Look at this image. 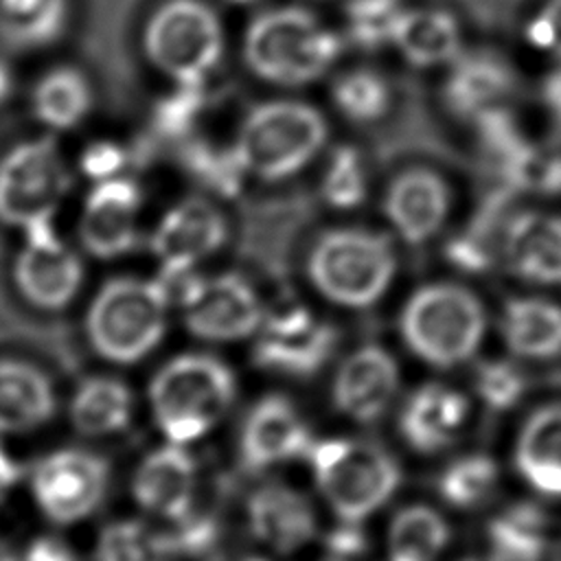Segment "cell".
Instances as JSON below:
<instances>
[{"label":"cell","instance_id":"1f68e13d","mask_svg":"<svg viewBox=\"0 0 561 561\" xmlns=\"http://www.w3.org/2000/svg\"><path fill=\"white\" fill-rule=\"evenodd\" d=\"M502 484L497 460L484 451H467L451 458L436 478V495L447 508L471 513L493 502Z\"/></svg>","mask_w":561,"mask_h":561},{"label":"cell","instance_id":"4dcf8cb0","mask_svg":"<svg viewBox=\"0 0 561 561\" xmlns=\"http://www.w3.org/2000/svg\"><path fill=\"white\" fill-rule=\"evenodd\" d=\"M70 22V0H0V37L20 50L59 42Z\"/></svg>","mask_w":561,"mask_h":561},{"label":"cell","instance_id":"e0dca14e","mask_svg":"<svg viewBox=\"0 0 561 561\" xmlns=\"http://www.w3.org/2000/svg\"><path fill=\"white\" fill-rule=\"evenodd\" d=\"M451 202V188L438 171L410 167L388 182L381 195V215L399 241L425 245L443 232Z\"/></svg>","mask_w":561,"mask_h":561},{"label":"cell","instance_id":"f6af8a7d","mask_svg":"<svg viewBox=\"0 0 561 561\" xmlns=\"http://www.w3.org/2000/svg\"><path fill=\"white\" fill-rule=\"evenodd\" d=\"M22 478V467L20 462L4 449L0 443V504L9 497V493L18 486Z\"/></svg>","mask_w":561,"mask_h":561},{"label":"cell","instance_id":"7bdbcfd3","mask_svg":"<svg viewBox=\"0 0 561 561\" xmlns=\"http://www.w3.org/2000/svg\"><path fill=\"white\" fill-rule=\"evenodd\" d=\"M324 543L331 552V559H337V561L359 557L366 546L362 526L359 524H342V522H340V528L333 530Z\"/></svg>","mask_w":561,"mask_h":561},{"label":"cell","instance_id":"9a60e30c","mask_svg":"<svg viewBox=\"0 0 561 561\" xmlns=\"http://www.w3.org/2000/svg\"><path fill=\"white\" fill-rule=\"evenodd\" d=\"M24 245L13 265V280L22 298L44 311L66 309L83 285L81 259L57 237L53 221L22 230Z\"/></svg>","mask_w":561,"mask_h":561},{"label":"cell","instance_id":"74e56055","mask_svg":"<svg viewBox=\"0 0 561 561\" xmlns=\"http://www.w3.org/2000/svg\"><path fill=\"white\" fill-rule=\"evenodd\" d=\"M191 171L213 191L230 197L241 188V182L248 178L245 169L241 167L232 145L224 151L197 149L188 160Z\"/></svg>","mask_w":561,"mask_h":561},{"label":"cell","instance_id":"8992f818","mask_svg":"<svg viewBox=\"0 0 561 561\" xmlns=\"http://www.w3.org/2000/svg\"><path fill=\"white\" fill-rule=\"evenodd\" d=\"M237 399V377L210 353L171 357L149 381V410L169 443L191 445L228 414Z\"/></svg>","mask_w":561,"mask_h":561},{"label":"cell","instance_id":"ffe728a7","mask_svg":"<svg viewBox=\"0 0 561 561\" xmlns=\"http://www.w3.org/2000/svg\"><path fill=\"white\" fill-rule=\"evenodd\" d=\"M228 241L226 215L206 197L175 202L156 224L149 250L160 265H193L217 254Z\"/></svg>","mask_w":561,"mask_h":561},{"label":"cell","instance_id":"3957f363","mask_svg":"<svg viewBox=\"0 0 561 561\" xmlns=\"http://www.w3.org/2000/svg\"><path fill=\"white\" fill-rule=\"evenodd\" d=\"M305 462L318 497L342 524L364 526L397 495L403 480L397 458L359 436L320 438Z\"/></svg>","mask_w":561,"mask_h":561},{"label":"cell","instance_id":"7402d4cb","mask_svg":"<svg viewBox=\"0 0 561 561\" xmlns=\"http://www.w3.org/2000/svg\"><path fill=\"white\" fill-rule=\"evenodd\" d=\"M197 467L186 445L164 443L151 449L136 467L131 495L140 508L167 522L193 511Z\"/></svg>","mask_w":561,"mask_h":561},{"label":"cell","instance_id":"ee69618b","mask_svg":"<svg viewBox=\"0 0 561 561\" xmlns=\"http://www.w3.org/2000/svg\"><path fill=\"white\" fill-rule=\"evenodd\" d=\"M20 561H79V559L64 539L42 535L26 546Z\"/></svg>","mask_w":561,"mask_h":561},{"label":"cell","instance_id":"f35d334b","mask_svg":"<svg viewBox=\"0 0 561 561\" xmlns=\"http://www.w3.org/2000/svg\"><path fill=\"white\" fill-rule=\"evenodd\" d=\"M202 88L204 85H173V92L164 96L156 107L153 118L158 129L171 136H180L186 127H191L204 101Z\"/></svg>","mask_w":561,"mask_h":561},{"label":"cell","instance_id":"bcb514c9","mask_svg":"<svg viewBox=\"0 0 561 561\" xmlns=\"http://www.w3.org/2000/svg\"><path fill=\"white\" fill-rule=\"evenodd\" d=\"M13 92V72L11 68L0 59V105H4L9 101Z\"/></svg>","mask_w":561,"mask_h":561},{"label":"cell","instance_id":"b9f144b4","mask_svg":"<svg viewBox=\"0 0 561 561\" xmlns=\"http://www.w3.org/2000/svg\"><path fill=\"white\" fill-rule=\"evenodd\" d=\"M127 164V151L114 140H94L83 147L79 156V171L83 178L94 182H105L123 175Z\"/></svg>","mask_w":561,"mask_h":561},{"label":"cell","instance_id":"8fae6325","mask_svg":"<svg viewBox=\"0 0 561 561\" xmlns=\"http://www.w3.org/2000/svg\"><path fill=\"white\" fill-rule=\"evenodd\" d=\"M28 486L35 506L48 522L72 526L103 504L110 489V465L83 447L53 449L33 465Z\"/></svg>","mask_w":561,"mask_h":561},{"label":"cell","instance_id":"8d00e7d4","mask_svg":"<svg viewBox=\"0 0 561 561\" xmlns=\"http://www.w3.org/2000/svg\"><path fill=\"white\" fill-rule=\"evenodd\" d=\"M471 383L476 399L491 412H508L517 408L528 390L526 373L515 357L480 362Z\"/></svg>","mask_w":561,"mask_h":561},{"label":"cell","instance_id":"52a82bcc","mask_svg":"<svg viewBox=\"0 0 561 561\" xmlns=\"http://www.w3.org/2000/svg\"><path fill=\"white\" fill-rule=\"evenodd\" d=\"M140 50L173 85H204L226 55V28L206 0H162L142 24Z\"/></svg>","mask_w":561,"mask_h":561},{"label":"cell","instance_id":"44dd1931","mask_svg":"<svg viewBox=\"0 0 561 561\" xmlns=\"http://www.w3.org/2000/svg\"><path fill=\"white\" fill-rule=\"evenodd\" d=\"M500 259L517 280L561 289V215L517 213L502 230Z\"/></svg>","mask_w":561,"mask_h":561},{"label":"cell","instance_id":"5bb4252c","mask_svg":"<svg viewBox=\"0 0 561 561\" xmlns=\"http://www.w3.org/2000/svg\"><path fill=\"white\" fill-rule=\"evenodd\" d=\"M399 390L397 357L381 344H362L335 366L329 399L342 419L355 425H375L392 410Z\"/></svg>","mask_w":561,"mask_h":561},{"label":"cell","instance_id":"d6a6232c","mask_svg":"<svg viewBox=\"0 0 561 561\" xmlns=\"http://www.w3.org/2000/svg\"><path fill=\"white\" fill-rule=\"evenodd\" d=\"M331 101L344 121L353 125H373L390 114L392 85L377 70L353 68L333 81Z\"/></svg>","mask_w":561,"mask_h":561},{"label":"cell","instance_id":"cb8c5ba5","mask_svg":"<svg viewBox=\"0 0 561 561\" xmlns=\"http://www.w3.org/2000/svg\"><path fill=\"white\" fill-rule=\"evenodd\" d=\"M497 333L515 359H554L561 355V305L546 296H515L500 311Z\"/></svg>","mask_w":561,"mask_h":561},{"label":"cell","instance_id":"d590c367","mask_svg":"<svg viewBox=\"0 0 561 561\" xmlns=\"http://www.w3.org/2000/svg\"><path fill=\"white\" fill-rule=\"evenodd\" d=\"M175 552L164 530L140 519H116L107 524L94 548V561H173Z\"/></svg>","mask_w":561,"mask_h":561},{"label":"cell","instance_id":"7a4b0ae2","mask_svg":"<svg viewBox=\"0 0 561 561\" xmlns=\"http://www.w3.org/2000/svg\"><path fill=\"white\" fill-rule=\"evenodd\" d=\"M486 331L489 316L482 300L454 280H434L416 287L397 316V333L405 351L438 370L473 362Z\"/></svg>","mask_w":561,"mask_h":561},{"label":"cell","instance_id":"277c9868","mask_svg":"<svg viewBox=\"0 0 561 561\" xmlns=\"http://www.w3.org/2000/svg\"><path fill=\"white\" fill-rule=\"evenodd\" d=\"M329 121L302 99H272L248 110L232 149L248 178L287 182L307 171L327 149Z\"/></svg>","mask_w":561,"mask_h":561},{"label":"cell","instance_id":"681fc988","mask_svg":"<svg viewBox=\"0 0 561 561\" xmlns=\"http://www.w3.org/2000/svg\"><path fill=\"white\" fill-rule=\"evenodd\" d=\"M226 2H230V4H234V7H250V4H256V2H261V0H226Z\"/></svg>","mask_w":561,"mask_h":561},{"label":"cell","instance_id":"83f0119b","mask_svg":"<svg viewBox=\"0 0 561 561\" xmlns=\"http://www.w3.org/2000/svg\"><path fill=\"white\" fill-rule=\"evenodd\" d=\"M484 539L491 561H546L550 522L533 502L508 504L486 522Z\"/></svg>","mask_w":561,"mask_h":561},{"label":"cell","instance_id":"d4e9b609","mask_svg":"<svg viewBox=\"0 0 561 561\" xmlns=\"http://www.w3.org/2000/svg\"><path fill=\"white\" fill-rule=\"evenodd\" d=\"M57 408L50 377L35 364L0 357V434H28L44 427Z\"/></svg>","mask_w":561,"mask_h":561},{"label":"cell","instance_id":"7c38bea8","mask_svg":"<svg viewBox=\"0 0 561 561\" xmlns=\"http://www.w3.org/2000/svg\"><path fill=\"white\" fill-rule=\"evenodd\" d=\"M180 311L193 337L213 344H230L254 337L267 307L245 276L221 272L199 276L180 305Z\"/></svg>","mask_w":561,"mask_h":561},{"label":"cell","instance_id":"ab89813d","mask_svg":"<svg viewBox=\"0 0 561 561\" xmlns=\"http://www.w3.org/2000/svg\"><path fill=\"white\" fill-rule=\"evenodd\" d=\"M173 528L164 530L175 557H193L206 552L217 539V522L208 515L188 511L180 519L171 522Z\"/></svg>","mask_w":561,"mask_h":561},{"label":"cell","instance_id":"e575fe53","mask_svg":"<svg viewBox=\"0 0 561 561\" xmlns=\"http://www.w3.org/2000/svg\"><path fill=\"white\" fill-rule=\"evenodd\" d=\"M320 199L337 213H351L366 204L370 175L359 149L342 145L327 156L320 173Z\"/></svg>","mask_w":561,"mask_h":561},{"label":"cell","instance_id":"836d02e7","mask_svg":"<svg viewBox=\"0 0 561 561\" xmlns=\"http://www.w3.org/2000/svg\"><path fill=\"white\" fill-rule=\"evenodd\" d=\"M408 11V0H348L342 13L344 37L368 53L392 48Z\"/></svg>","mask_w":561,"mask_h":561},{"label":"cell","instance_id":"7dc6e473","mask_svg":"<svg viewBox=\"0 0 561 561\" xmlns=\"http://www.w3.org/2000/svg\"><path fill=\"white\" fill-rule=\"evenodd\" d=\"M210 561H272V559L256 557V554H219V557H213Z\"/></svg>","mask_w":561,"mask_h":561},{"label":"cell","instance_id":"484cf974","mask_svg":"<svg viewBox=\"0 0 561 561\" xmlns=\"http://www.w3.org/2000/svg\"><path fill=\"white\" fill-rule=\"evenodd\" d=\"M33 118L50 131L77 129L94 107V90L88 75L72 66L59 64L39 75L28 96Z\"/></svg>","mask_w":561,"mask_h":561},{"label":"cell","instance_id":"c3c4849f","mask_svg":"<svg viewBox=\"0 0 561 561\" xmlns=\"http://www.w3.org/2000/svg\"><path fill=\"white\" fill-rule=\"evenodd\" d=\"M0 561H20V559L0 541Z\"/></svg>","mask_w":561,"mask_h":561},{"label":"cell","instance_id":"f1b7e54d","mask_svg":"<svg viewBox=\"0 0 561 561\" xmlns=\"http://www.w3.org/2000/svg\"><path fill=\"white\" fill-rule=\"evenodd\" d=\"M451 541L445 515L430 504H408L399 508L383 539L386 561H440Z\"/></svg>","mask_w":561,"mask_h":561},{"label":"cell","instance_id":"ba28073f","mask_svg":"<svg viewBox=\"0 0 561 561\" xmlns=\"http://www.w3.org/2000/svg\"><path fill=\"white\" fill-rule=\"evenodd\" d=\"M169 309L153 278L116 276L99 287L85 311L88 342L105 362L136 364L164 340Z\"/></svg>","mask_w":561,"mask_h":561},{"label":"cell","instance_id":"60d3db41","mask_svg":"<svg viewBox=\"0 0 561 561\" xmlns=\"http://www.w3.org/2000/svg\"><path fill=\"white\" fill-rule=\"evenodd\" d=\"M524 35L533 50L561 59V0H543L528 15Z\"/></svg>","mask_w":561,"mask_h":561},{"label":"cell","instance_id":"30bf717a","mask_svg":"<svg viewBox=\"0 0 561 561\" xmlns=\"http://www.w3.org/2000/svg\"><path fill=\"white\" fill-rule=\"evenodd\" d=\"M252 340V359L259 368L291 379H309L331 359L337 333L305 302L287 300L265 311Z\"/></svg>","mask_w":561,"mask_h":561},{"label":"cell","instance_id":"2e32d148","mask_svg":"<svg viewBox=\"0 0 561 561\" xmlns=\"http://www.w3.org/2000/svg\"><path fill=\"white\" fill-rule=\"evenodd\" d=\"M316 438L305 414L285 394H263L245 412L239 430V460L248 471H274L300 462Z\"/></svg>","mask_w":561,"mask_h":561},{"label":"cell","instance_id":"ac0fdd59","mask_svg":"<svg viewBox=\"0 0 561 561\" xmlns=\"http://www.w3.org/2000/svg\"><path fill=\"white\" fill-rule=\"evenodd\" d=\"M140 210L142 191L134 180L118 175L94 182L79 217V241L83 250L101 261L129 254L140 241Z\"/></svg>","mask_w":561,"mask_h":561},{"label":"cell","instance_id":"9c48e42d","mask_svg":"<svg viewBox=\"0 0 561 561\" xmlns=\"http://www.w3.org/2000/svg\"><path fill=\"white\" fill-rule=\"evenodd\" d=\"M70 184V171L53 138L18 142L0 158V221L22 230L53 221Z\"/></svg>","mask_w":561,"mask_h":561},{"label":"cell","instance_id":"6da1fadb","mask_svg":"<svg viewBox=\"0 0 561 561\" xmlns=\"http://www.w3.org/2000/svg\"><path fill=\"white\" fill-rule=\"evenodd\" d=\"M342 48L344 37L300 4L259 11L241 37L245 68L276 88H305L320 81L335 68Z\"/></svg>","mask_w":561,"mask_h":561},{"label":"cell","instance_id":"5b68a950","mask_svg":"<svg viewBox=\"0 0 561 561\" xmlns=\"http://www.w3.org/2000/svg\"><path fill=\"white\" fill-rule=\"evenodd\" d=\"M392 241L370 228L342 226L316 237L305 256L309 287L329 305L366 311L390 291L397 278Z\"/></svg>","mask_w":561,"mask_h":561},{"label":"cell","instance_id":"4fadbf2b","mask_svg":"<svg viewBox=\"0 0 561 561\" xmlns=\"http://www.w3.org/2000/svg\"><path fill=\"white\" fill-rule=\"evenodd\" d=\"M250 537L274 557H294L320 539V515L311 497L298 486L272 478L245 497Z\"/></svg>","mask_w":561,"mask_h":561},{"label":"cell","instance_id":"d6986e66","mask_svg":"<svg viewBox=\"0 0 561 561\" xmlns=\"http://www.w3.org/2000/svg\"><path fill=\"white\" fill-rule=\"evenodd\" d=\"M471 419V399L456 386L427 381L408 392L399 408L401 440L421 456H436L454 447Z\"/></svg>","mask_w":561,"mask_h":561},{"label":"cell","instance_id":"603a6c76","mask_svg":"<svg viewBox=\"0 0 561 561\" xmlns=\"http://www.w3.org/2000/svg\"><path fill=\"white\" fill-rule=\"evenodd\" d=\"M513 469L537 497L561 502V401L537 405L517 427Z\"/></svg>","mask_w":561,"mask_h":561},{"label":"cell","instance_id":"f907efd6","mask_svg":"<svg viewBox=\"0 0 561 561\" xmlns=\"http://www.w3.org/2000/svg\"><path fill=\"white\" fill-rule=\"evenodd\" d=\"M462 561H491L489 557H469V559H462Z\"/></svg>","mask_w":561,"mask_h":561},{"label":"cell","instance_id":"f546056e","mask_svg":"<svg viewBox=\"0 0 561 561\" xmlns=\"http://www.w3.org/2000/svg\"><path fill=\"white\" fill-rule=\"evenodd\" d=\"M131 390L116 377L83 379L70 399V425L83 436H112L131 423Z\"/></svg>","mask_w":561,"mask_h":561},{"label":"cell","instance_id":"4316f807","mask_svg":"<svg viewBox=\"0 0 561 561\" xmlns=\"http://www.w3.org/2000/svg\"><path fill=\"white\" fill-rule=\"evenodd\" d=\"M392 48L414 68L454 64L462 50L460 20L447 9L410 7Z\"/></svg>","mask_w":561,"mask_h":561}]
</instances>
